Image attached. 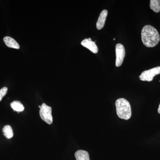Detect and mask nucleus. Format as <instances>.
<instances>
[{
  "instance_id": "obj_16",
  "label": "nucleus",
  "mask_w": 160,
  "mask_h": 160,
  "mask_svg": "<svg viewBox=\"0 0 160 160\" xmlns=\"http://www.w3.org/2000/svg\"><path fill=\"white\" fill-rule=\"evenodd\" d=\"M113 40H115V39L113 38Z\"/></svg>"
},
{
  "instance_id": "obj_17",
  "label": "nucleus",
  "mask_w": 160,
  "mask_h": 160,
  "mask_svg": "<svg viewBox=\"0 0 160 160\" xmlns=\"http://www.w3.org/2000/svg\"></svg>"
},
{
  "instance_id": "obj_4",
  "label": "nucleus",
  "mask_w": 160,
  "mask_h": 160,
  "mask_svg": "<svg viewBox=\"0 0 160 160\" xmlns=\"http://www.w3.org/2000/svg\"><path fill=\"white\" fill-rule=\"evenodd\" d=\"M160 74V66L155 67L148 70H145L140 75L139 78L141 81L151 82L153 78L157 75Z\"/></svg>"
},
{
  "instance_id": "obj_8",
  "label": "nucleus",
  "mask_w": 160,
  "mask_h": 160,
  "mask_svg": "<svg viewBox=\"0 0 160 160\" xmlns=\"http://www.w3.org/2000/svg\"><path fill=\"white\" fill-rule=\"evenodd\" d=\"M4 42L6 46L9 48L15 49H19L20 46L17 42L10 37H5L3 39Z\"/></svg>"
},
{
  "instance_id": "obj_1",
  "label": "nucleus",
  "mask_w": 160,
  "mask_h": 160,
  "mask_svg": "<svg viewBox=\"0 0 160 160\" xmlns=\"http://www.w3.org/2000/svg\"><path fill=\"white\" fill-rule=\"evenodd\" d=\"M142 42L147 47L152 48L158 45L160 40L158 32L155 28L149 25H146L142 30Z\"/></svg>"
},
{
  "instance_id": "obj_3",
  "label": "nucleus",
  "mask_w": 160,
  "mask_h": 160,
  "mask_svg": "<svg viewBox=\"0 0 160 160\" xmlns=\"http://www.w3.org/2000/svg\"><path fill=\"white\" fill-rule=\"evenodd\" d=\"M40 116L42 119L49 125H51L53 122L52 115V108L50 106L46 105L45 103H43L40 109Z\"/></svg>"
},
{
  "instance_id": "obj_12",
  "label": "nucleus",
  "mask_w": 160,
  "mask_h": 160,
  "mask_svg": "<svg viewBox=\"0 0 160 160\" xmlns=\"http://www.w3.org/2000/svg\"><path fill=\"white\" fill-rule=\"evenodd\" d=\"M150 7L154 12H159L160 11V0H151L150 1Z\"/></svg>"
},
{
  "instance_id": "obj_10",
  "label": "nucleus",
  "mask_w": 160,
  "mask_h": 160,
  "mask_svg": "<svg viewBox=\"0 0 160 160\" xmlns=\"http://www.w3.org/2000/svg\"><path fill=\"white\" fill-rule=\"evenodd\" d=\"M10 106L13 110L18 112H22L25 109L24 106L19 101H13L10 104Z\"/></svg>"
},
{
  "instance_id": "obj_13",
  "label": "nucleus",
  "mask_w": 160,
  "mask_h": 160,
  "mask_svg": "<svg viewBox=\"0 0 160 160\" xmlns=\"http://www.w3.org/2000/svg\"><path fill=\"white\" fill-rule=\"evenodd\" d=\"M8 91V88L6 87H3L0 90V102L2 101L3 97L6 95Z\"/></svg>"
},
{
  "instance_id": "obj_9",
  "label": "nucleus",
  "mask_w": 160,
  "mask_h": 160,
  "mask_svg": "<svg viewBox=\"0 0 160 160\" xmlns=\"http://www.w3.org/2000/svg\"><path fill=\"white\" fill-rule=\"evenodd\" d=\"M75 157L76 160H90L89 153L85 150H79L76 152Z\"/></svg>"
},
{
  "instance_id": "obj_15",
  "label": "nucleus",
  "mask_w": 160,
  "mask_h": 160,
  "mask_svg": "<svg viewBox=\"0 0 160 160\" xmlns=\"http://www.w3.org/2000/svg\"><path fill=\"white\" fill-rule=\"evenodd\" d=\"M39 107L40 108H41V106H39Z\"/></svg>"
},
{
  "instance_id": "obj_11",
  "label": "nucleus",
  "mask_w": 160,
  "mask_h": 160,
  "mask_svg": "<svg viewBox=\"0 0 160 160\" xmlns=\"http://www.w3.org/2000/svg\"><path fill=\"white\" fill-rule=\"evenodd\" d=\"M2 131L4 136L7 138H11L13 137V131L11 126L9 125H6L4 126L2 129Z\"/></svg>"
},
{
  "instance_id": "obj_2",
  "label": "nucleus",
  "mask_w": 160,
  "mask_h": 160,
  "mask_svg": "<svg viewBox=\"0 0 160 160\" xmlns=\"http://www.w3.org/2000/svg\"><path fill=\"white\" fill-rule=\"evenodd\" d=\"M117 114L118 117L123 119L129 120L132 115L130 103L126 99L121 98L116 101Z\"/></svg>"
},
{
  "instance_id": "obj_7",
  "label": "nucleus",
  "mask_w": 160,
  "mask_h": 160,
  "mask_svg": "<svg viewBox=\"0 0 160 160\" xmlns=\"http://www.w3.org/2000/svg\"><path fill=\"white\" fill-rule=\"evenodd\" d=\"M107 15H108V11L106 9L103 10L101 12L97 22L96 27L98 30H101L104 27Z\"/></svg>"
},
{
  "instance_id": "obj_6",
  "label": "nucleus",
  "mask_w": 160,
  "mask_h": 160,
  "mask_svg": "<svg viewBox=\"0 0 160 160\" xmlns=\"http://www.w3.org/2000/svg\"><path fill=\"white\" fill-rule=\"evenodd\" d=\"M81 44L82 46L86 47L87 49H89L93 53H98V46H97L95 42L92 41L90 38L83 40L81 42Z\"/></svg>"
},
{
  "instance_id": "obj_14",
  "label": "nucleus",
  "mask_w": 160,
  "mask_h": 160,
  "mask_svg": "<svg viewBox=\"0 0 160 160\" xmlns=\"http://www.w3.org/2000/svg\"><path fill=\"white\" fill-rule=\"evenodd\" d=\"M158 113L160 114V104L159 106L158 109Z\"/></svg>"
},
{
  "instance_id": "obj_5",
  "label": "nucleus",
  "mask_w": 160,
  "mask_h": 160,
  "mask_svg": "<svg viewBox=\"0 0 160 160\" xmlns=\"http://www.w3.org/2000/svg\"><path fill=\"white\" fill-rule=\"evenodd\" d=\"M115 51L116 56V66L117 67H119L122 64L126 54L124 46L121 44H117L116 46Z\"/></svg>"
}]
</instances>
